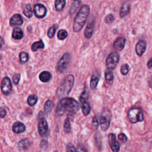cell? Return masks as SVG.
Here are the masks:
<instances>
[{
	"instance_id": "836d02e7",
	"label": "cell",
	"mask_w": 152,
	"mask_h": 152,
	"mask_svg": "<svg viewBox=\"0 0 152 152\" xmlns=\"http://www.w3.org/2000/svg\"><path fill=\"white\" fill-rule=\"evenodd\" d=\"M129 72V65L127 64H123L121 67V72L122 75H126Z\"/></svg>"
},
{
	"instance_id": "f546056e",
	"label": "cell",
	"mask_w": 152,
	"mask_h": 152,
	"mask_svg": "<svg viewBox=\"0 0 152 152\" xmlns=\"http://www.w3.org/2000/svg\"><path fill=\"white\" fill-rule=\"evenodd\" d=\"M57 28H58V26L55 24V25H53L52 26H51L49 28V30L48 31V36L49 38H52L54 36Z\"/></svg>"
},
{
	"instance_id": "4fadbf2b",
	"label": "cell",
	"mask_w": 152,
	"mask_h": 152,
	"mask_svg": "<svg viewBox=\"0 0 152 152\" xmlns=\"http://www.w3.org/2000/svg\"><path fill=\"white\" fill-rule=\"evenodd\" d=\"M94 24H95V20L93 17H92L90 21H88L86 28L84 30V36L86 39H90L93 34L94 28Z\"/></svg>"
},
{
	"instance_id": "6da1fadb",
	"label": "cell",
	"mask_w": 152,
	"mask_h": 152,
	"mask_svg": "<svg viewBox=\"0 0 152 152\" xmlns=\"http://www.w3.org/2000/svg\"><path fill=\"white\" fill-rule=\"evenodd\" d=\"M80 104L74 99L71 97H64L58 103L55 113L58 115H62L65 113L74 114L80 110Z\"/></svg>"
},
{
	"instance_id": "9a60e30c",
	"label": "cell",
	"mask_w": 152,
	"mask_h": 152,
	"mask_svg": "<svg viewBox=\"0 0 152 152\" xmlns=\"http://www.w3.org/2000/svg\"><path fill=\"white\" fill-rule=\"evenodd\" d=\"M23 23V19L21 15L19 14H15L13 15L10 20V25L11 26H21Z\"/></svg>"
},
{
	"instance_id": "74e56055",
	"label": "cell",
	"mask_w": 152,
	"mask_h": 152,
	"mask_svg": "<svg viewBox=\"0 0 152 152\" xmlns=\"http://www.w3.org/2000/svg\"><path fill=\"white\" fill-rule=\"evenodd\" d=\"M118 138L120 141H121L122 143H125L127 141V137L125 135V134L121 133L119 134Z\"/></svg>"
},
{
	"instance_id": "8d00e7d4",
	"label": "cell",
	"mask_w": 152,
	"mask_h": 152,
	"mask_svg": "<svg viewBox=\"0 0 152 152\" xmlns=\"http://www.w3.org/2000/svg\"><path fill=\"white\" fill-rule=\"evenodd\" d=\"M66 152H75V148L72 143H68L66 147Z\"/></svg>"
},
{
	"instance_id": "ffe728a7",
	"label": "cell",
	"mask_w": 152,
	"mask_h": 152,
	"mask_svg": "<svg viewBox=\"0 0 152 152\" xmlns=\"http://www.w3.org/2000/svg\"><path fill=\"white\" fill-rule=\"evenodd\" d=\"M12 36L14 39L20 40L24 36V33L22 30L19 27H15L14 28L12 33Z\"/></svg>"
},
{
	"instance_id": "f1b7e54d",
	"label": "cell",
	"mask_w": 152,
	"mask_h": 152,
	"mask_svg": "<svg viewBox=\"0 0 152 152\" xmlns=\"http://www.w3.org/2000/svg\"><path fill=\"white\" fill-rule=\"evenodd\" d=\"M64 130L66 134H69L71 132V124L68 118H66L65 120L64 125Z\"/></svg>"
},
{
	"instance_id": "b9f144b4",
	"label": "cell",
	"mask_w": 152,
	"mask_h": 152,
	"mask_svg": "<svg viewBox=\"0 0 152 152\" xmlns=\"http://www.w3.org/2000/svg\"><path fill=\"white\" fill-rule=\"evenodd\" d=\"M4 40L2 39V37L0 36V49H1V48L2 47V45H4Z\"/></svg>"
},
{
	"instance_id": "d4e9b609",
	"label": "cell",
	"mask_w": 152,
	"mask_h": 152,
	"mask_svg": "<svg viewBox=\"0 0 152 152\" xmlns=\"http://www.w3.org/2000/svg\"><path fill=\"white\" fill-rule=\"evenodd\" d=\"M29 145H30V142L27 139L21 140L18 143V147L22 150H25L27 149Z\"/></svg>"
},
{
	"instance_id": "ba28073f",
	"label": "cell",
	"mask_w": 152,
	"mask_h": 152,
	"mask_svg": "<svg viewBox=\"0 0 152 152\" xmlns=\"http://www.w3.org/2000/svg\"><path fill=\"white\" fill-rule=\"evenodd\" d=\"M111 115L108 110H104L100 117L99 122L101 129L103 131H106L108 129L110 123Z\"/></svg>"
},
{
	"instance_id": "e0dca14e",
	"label": "cell",
	"mask_w": 152,
	"mask_h": 152,
	"mask_svg": "<svg viewBox=\"0 0 152 152\" xmlns=\"http://www.w3.org/2000/svg\"><path fill=\"white\" fill-rule=\"evenodd\" d=\"M26 130V126L20 122H16L12 125V131L16 134H20L24 132Z\"/></svg>"
},
{
	"instance_id": "3957f363",
	"label": "cell",
	"mask_w": 152,
	"mask_h": 152,
	"mask_svg": "<svg viewBox=\"0 0 152 152\" xmlns=\"http://www.w3.org/2000/svg\"><path fill=\"white\" fill-rule=\"evenodd\" d=\"M74 76L71 74L66 75L56 89V96L58 98H63L67 96L71 91L74 86Z\"/></svg>"
},
{
	"instance_id": "9c48e42d",
	"label": "cell",
	"mask_w": 152,
	"mask_h": 152,
	"mask_svg": "<svg viewBox=\"0 0 152 152\" xmlns=\"http://www.w3.org/2000/svg\"><path fill=\"white\" fill-rule=\"evenodd\" d=\"M119 61V56L118 53L116 52H111L108 55L106 61V64L107 69L110 70L114 69L116 68Z\"/></svg>"
},
{
	"instance_id": "7c38bea8",
	"label": "cell",
	"mask_w": 152,
	"mask_h": 152,
	"mask_svg": "<svg viewBox=\"0 0 152 152\" xmlns=\"http://www.w3.org/2000/svg\"><path fill=\"white\" fill-rule=\"evenodd\" d=\"M109 144L113 152H118L120 149L119 144L118 142L116 136L114 134L110 133L108 135Z\"/></svg>"
},
{
	"instance_id": "ab89813d",
	"label": "cell",
	"mask_w": 152,
	"mask_h": 152,
	"mask_svg": "<svg viewBox=\"0 0 152 152\" xmlns=\"http://www.w3.org/2000/svg\"><path fill=\"white\" fill-rule=\"evenodd\" d=\"M75 152H87V150L85 147L80 145L75 150Z\"/></svg>"
},
{
	"instance_id": "5bb4252c",
	"label": "cell",
	"mask_w": 152,
	"mask_h": 152,
	"mask_svg": "<svg viewBox=\"0 0 152 152\" xmlns=\"http://www.w3.org/2000/svg\"><path fill=\"white\" fill-rule=\"evenodd\" d=\"M147 47V43L145 40H139L135 46V51L138 56H142L145 51Z\"/></svg>"
},
{
	"instance_id": "e575fe53",
	"label": "cell",
	"mask_w": 152,
	"mask_h": 152,
	"mask_svg": "<svg viewBox=\"0 0 152 152\" xmlns=\"http://www.w3.org/2000/svg\"><path fill=\"white\" fill-rule=\"evenodd\" d=\"M114 16L112 14H109L106 15L104 18V21L107 24H111L114 21Z\"/></svg>"
},
{
	"instance_id": "ee69618b",
	"label": "cell",
	"mask_w": 152,
	"mask_h": 152,
	"mask_svg": "<svg viewBox=\"0 0 152 152\" xmlns=\"http://www.w3.org/2000/svg\"><path fill=\"white\" fill-rule=\"evenodd\" d=\"M75 1H77V0H75Z\"/></svg>"
},
{
	"instance_id": "cb8c5ba5",
	"label": "cell",
	"mask_w": 152,
	"mask_h": 152,
	"mask_svg": "<svg viewBox=\"0 0 152 152\" xmlns=\"http://www.w3.org/2000/svg\"><path fill=\"white\" fill-rule=\"evenodd\" d=\"M104 76H105V80L106 81V82H107L109 84H111L113 82V78H114V76L113 74V72H112L111 70L110 69H107L105 71V74H104Z\"/></svg>"
},
{
	"instance_id": "f35d334b",
	"label": "cell",
	"mask_w": 152,
	"mask_h": 152,
	"mask_svg": "<svg viewBox=\"0 0 152 152\" xmlns=\"http://www.w3.org/2000/svg\"><path fill=\"white\" fill-rule=\"evenodd\" d=\"M7 115V111L4 107H0V117L4 118Z\"/></svg>"
},
{
	"instance_id": "7a4b0ae2",
	"label": "cell",
	"mask_w": 152,
	"mask_h": 152,
	"mask_svg": "<svg viewBox=\"0 0 152 152\" xmlns=\"http://www.w3.org/2000/svg\"><path fill=\"white\" fill-rule=\"evenodd\" d=\"M90 14V7L87 5H83L77 12L74 21L73 30L75 32H79L84 27Z\"/></svg>"
},
{
	"instance_id": "1f68e13d",
	"label": "cell",
	"mask_w": 152,
	"mask_h": 152,
	"mask_svg": "<svg viewBox=\"0 0 152 152\" xmlns=\"http://www.w3.org/2000/svg\"><path fill=\"white\" fill-rule=\"evenodd\" d=\"M52 106H53L52 101L51 100H48L44 105V110L45 111V112L48 113L50 112Z\"/></svg>"
},
{
	"instance_id": "d590c367",
	"label": "cell",
	"mask_w": 152,
	"mask_h": 152,
	"mask_svg": "<svg viewBox=\"0 0 152 152\" xmlns=\"http://www.w3.org/2000/svg\"><path fill=\"white\" fill-rule=\"evenodd\" d=\"M20 77H21L20 74H19V73L15 74L12 76V81H13L14 83H15V84H17L19 83V81L20 80Z\"/></svg>"
},
{
	"instance_id": "ac0fdd59",
	"label": "cell",
	"mask_w": 152,
	"mask_h": 152,
	"mask_svg": "<svg viewBox=\"0 0 152 152\" xmlns=\"http://www.w3.org/2000/svg\"><path fill=\"white\" fill-rule=\"evenodd\" d=\"M39 79L40 80L43 82V83H47L48 81H49L52 77V75L51 74V73L49 71H43L42 72L39 76Z\"/></svg>"
},
{
	"instance_id": "60d3db41",
	"label": "cell",
	"mask_w": 152,
	"mask_h": 152,
	"mask_svg": "<svg viewBox=\"0 0 152 152\" xmlns=\"http://www.w3.org/2000/svg\"><path fill=\"white\" fill-rule=\"evenodd\" d=\"M147 66L148 67L149 69L151 68V66H152V64H151V58H150V59L148 60V62H147Z\"/></svg>"
},
{
	"instance_id": "484cf974",
	"label": "cell",
	"mask_w": 152,
	"mask_h": 152,
	"mask_svg": "<svg viewBox=\"0 0 152 152\" xmlns=\"http://www.w3.org/2000/svg\"><path fill=\"white\" fill-rule=\"evenodd\" d=\"M66 1L65 0H55V8L57 11H59L62 10L64 6L65 5Z\"/></svg>"
},
{
	"instance_id": "52a82bcc",
	"label": "cell",
	"mask_w": 152,
	"mask_h": 152,
	"mask_svg": "<svg viewBox=\"0 0 152 152\" xmlns=\"http://www.w3.org/2000/svg\"><path fill=\"white\" fill-rule=\"evenodd\" d=\"M71 55L68 53H65L60 59V60L58 61V62L56 64V70L59 72H64L71 61Z\"/></svg>"
},
{
	"instance_id": "603a6c76",
	"label": "cell",
	"mask_w": 152,
	"mask_h": 152,
	"mask_svg": "<svg viewBox=\"0 0 152 152\" xmlns=\"http://www.w3.org/2000/svg\"><path fill=\"white\" fill-rule=\"evenodd\" d=\"M44 43L42 40H40L39 41L35 42L31 45V50L33 52H36L39 49H43L44 48Z\"/></svg>"
},
{
	"instance_id": "277c9868",
	"label": "cell",
	"mask_w": 152,
	"mask_h": 152,
	"mask_svg": "<svg viewBox=\"0 0 152 152\" xmlns=\"http://www.w3.org/2000/svg\"><path fill=\"white\" fill-rule=\"evenodd\" d=\"M38 119V132L42 137H46L48 134V124L42 111L39 113Z\"/></svg>"
},
{
	"instance_id": "7402d4cb",
	"label": "cell",
	"mask_w": 152,
	"mask_h": 152,
	"mask_svg": "<svg viewBox=\"0 0 152 152\" xmlns=\"http://www.w3.org/2000/svg\"><path fill=\"white\" fill-rule=\"evenodd\" d=\"M23 14L24 15L28 18H30L33 15V11L31 7V5L30 4H26L23 8Z\"/></svg>"
},
{
	"instance_id": "44dd1931",
	"label": "cell",
	"mask_w": 152,
	"mask_h": 152,
	"mask_svg": "<svg viewBox=\"0 0 152 152\" xmlns=\"http://www.w3.org/2000/svg\"><path fill=\"white\" fill-rule=\"evenodd\" d=\"M99 79H100L99 77L97 74H94L92 75L90 78V88L92 90H94L97 87V86L99 81Z\"/></svg>"
},
{
	"instance_id": "4316f807",
	"label": "cell",
	"mask_w": 152,
	"mask_h": 152,
	"mask_svg": "<svg viewBox=\"0 0 152 152\" xmlns=\"http://www.w3.org/2000/svg\"><path fill=\"white\" fill-rule=\"evenodd\" d=\"M28 58H29V56L27 52L23 51L20 53L19 58H20V61L21 63L24 64V63L27 62L28 61Z\"/></svg>"
},
{
	"instance_id": "83f0119b",
	"label": "cell",
	"mask_w": 152,
	"mask_h": 152,
	"mask_svg": "<svg viewBox=\"0 0 152 152\" xmlns=\"http://www.w3.org/2000/svg\"><path fill=\"white\" fill-rule=\"evenodd\" d=\"M37 100H38V98L36 95L31 94L28 96L27 99V103L30 106H33L37 103Z\"/></svg>"
},
{
	"instance_id": "8992f818",
	"label": "cell",
	"mask_w": 152,
	"mask_h": 152,
	"mask_svg": "<svg viewBox=\"0 0 152 152\" xmlns=\"http://www.w3.org/2000/svg\"><path fill=\"white\" fill-rule=\"evenodd\" d=\"M128 116L129 121L133 124L141 122L144 120L143 113L141 109L137 107L131 109L128 112Z\"/></svg>"
},
{
	"instance_id": "d6986e66",
	"label": "cell",
	"mask_w": 152,
	"mask_h": 152,
	"mask_svg": "<svg viewBox=\"0 0 152 152\" xmlns=\"http://www.w3.org/2000/svg\"><path fill=\"white\" fill-rule=\"evenodd\" d=\"M130 4L128 2H125L122 4L121 11H120V17L123 18L125 17L130 11Z\"/></svg>"
},
{
	"instance_id": "4dcf8cb0",
	"label": "cell",
	"mask_w": 152,
	"mask_h": 152,
	"mask_svg": "<svg viewBox=\"0 0 152 152\" xmlns=\"http://www.w3.org/2000/svg\"><path fill=\"white\" fill-rule=\"evenodd\" d=\"M68 36V33L65 30L62 29L58 31V38L59 40H64Z\"/></svg>"
},
{
	"instance_id": "2e32d148",
	"label": "cell",
	"mask_w": 152,
	"mask_h": 152,
	"mask_svg": "<svg viewBox=\"0 0 152 152\" xmlns=\"http://www.w3.org/2000/svg\"><path fill=\"white\" fill-rule=\"evenodd\" d=\"M125 42H126V40L123 37H120L118 38L113 43V48L115 50H117L118 51L122 50L125 47Z\"/></svg>"
},
{
	"instance_id": "d6a6232c",
	"label": "cell",
	"mask_w": 152,
	"mask_h": 152,
	"mask_svg": "<svg viewBox=\"0 0 152 152\" xmlns=\"http://www.w3.org/2000/svg\"><path fill=\"white\" fill-rule=\"evenodd\" d=\"M92 124H91V128L94 130H96L98 128V126L99 125V121L97 119V118L96 116H94L92 120Z\"/></svg>"
},
{
	"instance_id": "5b68a950",
	"label": "cell",
	"mask_w": 152,
	"mask_h": 152,
	"mask_svg": "<svg viewBox=\"0 0 152 152\" xmlns=\"http://www.w3.org/2000/svg\"><path fill=\"white\" fill-rule=\"evenodd\" d=\"M80 103L82 112L85 116L88 115L91 110V107L88 100V93L87 90H85L80 97Z\"/></svg>"
},
{
	"instance_id": "8fae6325",
	"label": "cell",
	"mask_w": 152,
	"mask_h": 152,
	"mask_svg": "<svg viewBox=\"0 0 152 152\" xmlns=\"http://www.w3.org/2000/svg\"><path fill=\"white\" fill-rule=\"evenodd\" d=\"M33 10L35 16L38 18H43L47 12L46 8L42 4H37L35 5Z\"/></svg>"
},
{
	"instance_id": "30bf717a",
	"label": "cell",
	"mask_w": 152,
	"mask_h": 152,
	"mask_svg": "<svg viewBox=\"0 0 152 152\" xmlns=\"http://www.w3.org/2000/svg\"><path fill=\"white\" fill-rule=\"evenodd\" d=\"M1 89L4 95H8L12 90V84L10 79L8 77L2 78L1 84Z\"/></svg>"
},
{
	"instance_id": "7bdbcfd3",
	"label": "cell",
	"mask_w": 152,
	"mask_h": 152,
	"mask_svg": "<svg viewBox=\"0 0 152 152\" xmlns=\"http://www.w3.org/2000/svg\"><path fill=\"white\" fill-rule=\"evenodd\" d=\"M55 152H58V151H55Z\"/></svg>"
}]
</instances>
